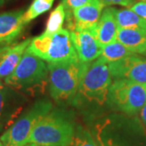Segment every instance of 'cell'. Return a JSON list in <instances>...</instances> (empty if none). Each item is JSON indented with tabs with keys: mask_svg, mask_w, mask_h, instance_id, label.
Listing matches in <instances>:
<instances>
[{
	"mask_svg": "<svg viewBox=\"0 0 146 146\" xmlns=\"http://www.w3.org/2000/svg\"><path fill=\"white\" fill-rule=\"evenodd\" d=\"M26 102L25 96L0 81V132H4L16 122Z\"/></svg>",
	"mask_w": 146,
	"mask_h": 146,
	"instance_id": "cell-8",
	"label": "cell"
},
{
	"mask_svg": "<svg viewBox=\"0 0 146 146\" xmlns=\"http://www.w3.org/2000/svg\"><path fill=\"white\" fill-rule=\"evenodd\" d=\"M143 1H145V2H146V0H143Z\"/></svg>",
	"mask_w": 146,
	"mask_h": 146,
	"instance_id": "cell-30",
	"label": "cell"
},
{
	"mask_svg": "<svg viewBox=\"0 0 146 146\" xmlns=\"http://www.w3.org/2000/svg\"><path fill=\"white\" fill-rule=\"evenodd\" d=\"M98 1L104 7L119 5L126 7H130L134 3V0H98Z\"/></svg>",
	"mask_w": 146,
	"mask_h": 146,
	"instance_id": "cell-23",
	"label": "cell"
},
{
	"mask_svg": "<svg viewBox=\"0 0 146 146\" xmlns=\"http://www.w3.org/2000/svg\"><path fill=\"white\" fill-rule=\"evenodd\" d=\"M112 82L108 63L102 57L91 63H82L78 89L72 103L76 106H104L108 102Z\"/></svg>",
	"mask_w": 146,
	"mask_h": 146,
	"instance_id": "cell-1",
	"label": "cell"
},
{
	"mask_svg": "<svg viewBox=\"0 0 146 146\" xmlns=\"http://www.w3.org/2000/svg\"><path fill=\"white\" fill-rule=\"evenodd\" d=\"M4 83L17 91L30 95L43 94L49 84V69L44 60L25 51L14 72Z\"/></svg>",
	"mask_w": 146,
	"mask_h": 146,
	"instance_id": "cell-2",
	"label": "cell"
},
{
	"mask_svg": "<svg viewBox=\"0 0 146 146\" xmlns=\"http://www.w3.org/2000/svg\"><path fill=\"white\" fill-rule=\"evenodd\" d=\"M66 21V11L62 3L55 7L49 17L46 23V29L43 33L50 34L63 29L64 21Z\"/></svg>",
	"mask_w": 146,
	"mask_h": 146,
	"instance_id": "cell-19",
	"label": "cell"
},
{
	"mask_svg": "<svg viewBox=\"0 0 146 146\" xmlns=\"http://www.w3.org/2000/svg\"><path fill=\"white\" fill-rule=\"evenodd\" d=\"M70 146H98L91 132L79 127L76 129L72 143Z\"/></svg>",
	"mask_w": 146,
	"mask_h": 146,
	"instance_id": "cell-21",
	"label": "cell"
},
{
	"mask_svg": "<svg viewBox=\"0 0 146 146\" xmlns=\"http://www.w3.org/2000/svg\"><path fill=\"white\" fill-rule=\"evenodd\" d=\"M54 2V0H33L31 5L24 13V23L26 25L42 14L46 12L51 8Z\"/></svg>",
	"mask_w": 146,
	"mask_h": 146,
	"instance_id": "cell-20",
	"label": "cell"
},
{
	"mask_svg": "<svg viewBox=\"0 0 146 146\" xmlns=\"http://www.w3.org/2000/svg\"><path fill=\"white\" fill-rule=\"evenodd\" d=\"M119 28L131 29L146 32V20L131 9H117L111 7Z\"/></svg>",
	"mask_w": 146,
	"mask_h": 146,
	"instance_id": "cell-16",
	"label": "cell"
},
{
	"mask_svg": "<svg viewBox=\"0 0 146 146\" xmlns=\"http://www.w3.org/2000/svg\"><path fill=\"white\" fill-rule=\"evenodd\" d=\"M24 13L23 10H17L0 14V42L11 45L20 36L25 25Z\"/></svg>",
	"mask_w": 146,
	"mask_h": 146,
	"instance_id": "cell-12",
	"label": "cell"
},
{
	"mask_svg": "<svg viewBox=\"0 0 146 146\" xmlns=\"http://www.w3.org/2000/svg\"><path fill=\"white\" fill-rule=\"evenodd\" d=\"M11 46V45H7V44H4V43H2L0 42V53H2L4 50H6L7 47Z\"/></svg>",
	"mask_w": 146,
	"mask_h": 146,
	"instance_id": "cell-26",
	"label": "cell"
},
{
	"mask_svg": "<svg viewBox=\"0 0 146 146\" xmlns=\"http://www.w3.org/2000/svg\"><path fill=\"white\" fill-rule=\"evenodd\" d=\"M118 29L112 8L106 7L102 11L94 32L97 40L103 47L116 41Z\"/></svg>",
	"mask_w": 146,
	"mask_h": 146,
	"instance_id": "cell-14",
	"label": "cell"
},
{
	"mask_svg": "<svg viewBox=\"0 0 146 146\" xmlns=\"http://www.w3.org/2000/svg\"><path fill=\"white\" fill-rule=\"evenodd\" d=\"M116 40L134 54L146 52V32L119 28Z\"/></svg>",
	"mask_w": 146,
	"mask_h": 146,
	"instance_id": "cell-15",
	"label": "cell"
},
{
	"mask_svg": "<svg viewBox=\"0 0 146 146\" xmlns=\"http://www.w3.org/2000/svg\"><path fill=\"white\" fill-rule=\"evenodd\" d=\"M131 10L133 11L138 16L146 20V2L141 1L131 7Z\"/></svg>",
	"mask_w": 146,
	"mask_h": 146,
	"instance_id": "cell-24",
	"label": "cell"
},
{
	"mask_svg": "<svg viewBox=\"0 0 146 146\" xmlns=\"http://www.w3.org/2000/svg\"><path fill=\"white\" fill-rule=\"evenodd\" d=\"M113 79H127L146 84V58L136 54L108 63Z\"/></svg>",
	"mask_w": 146,
	"mask_h": 146,
	"instance_id": "cell-9",
	"label": "cell"
},
{
	"mask_svg": "<svg viewBox=\"0 0 146 146\" xmlns=\"http://www.w3.org/2000/svg\"><path fill=\"white\" fill-rule=\"evenodd\" d=\"M108 102L125 114L135 115L146 103V84L115 79L110 87Z\"/></svg>",
	"mask_w": 146,
	"mask_h": 146,
	"instance_id": "cell-7",
	"label": "cell"
},
{
	"mask_svg": "<svg viewBox=\"0 0 146 146\" xmlns=\"http://www.w3.org/2000/svg\"><path fill=\"white\" fill-rule=\"evenodd\" d=\"M51 109L52 103L50 101H36L2 134L0 141L4 146H25L28 144L34 127L44 116L51 111Z\"/></svg>",
	"mask_w": 146,
	"mask_h": 146,
	"instance_id": "cell-6",
	"label": "cell"
},
{
	"mask_svg": "<svg viewBox=\"0 0 146 146\" xmlns=\"http://www.w3.org/2000/svg\"><path fill=\"white\" fill-rule=\"evenodd\" d=\"M70 33L73 46L80 63H91L101 56L102 46L97 40L94 29L72 31Z\"/></svg>",
	"mask_w": 146,
	"mask_h": 146,
	"instance_id": "cell-10",
	"label": "cell"
},
{
	"mask_svg": "<svg viewBox=\"0 0 146 146\" xmlns=\"http://www.w3.org/2000/svg\"><path fill=\"white\" fill-rule=\"evenodd\" d=\"M25 146H40V145H33V144H27Z\"/></svg>",
	"mask_w": 146,
	"mask_h": 146,
	"instance_id": "cell-28",
	"label": "cell"
},
{
	"mask_svg": "<svg viewBox=\"0 0 146 146\" xmlns=\"http://www.w3.org/2000/svg\"><path fill=\"white\" fill-rule=\"evenodd\" d=\"M31 40L29 38L16 45H11L0 53V79H5L14 72L29 46Z\"/></svg>",
	"mask_w": 146,
	"mask_h": 146,
	"instance_id": "cell-13",
	"label": "cell"
},
{
	"mask_svg": "<svg viewBox=\"0 0 146 146\" xmlns=\"http://www.w3.org/2000/svg\"><path fill=\"white\" fill-rule=\"evenodd\" d=\"M47 66L51 98L59 103L72 102L78 89L82 63L77 59L47 63Z\"/></svg>",
	"mask_w": 146,
	"mask_h": 146,
	"instance_id": "cell-5",
	"label": "cell"
},
{
	"mask_svg": "<svg viewBox=\"0 0 146 146\" xmlns=\"http://www.w3.org/2000/svg\"><path fill=\"white\" fill-rule=\"evenodd\" d=\"M0 146H4V145L3 144V142H2L1 141H0Z\"/></svg>",
	"mask_w": 146,
	"mask_h": 146,
	"instance_id": "cell-29",
	"label": "cell"
},
{
	"mask_svg": "<svg viewBox=\"0 0 146 146\" xmlns=\"http://www.w3.org/2000/svg\"><path fill=\"white\" fill-rule=\"evenodd\" d=\"M103 5H87L66 14L68 31H84L94 29L99 21Z\"/></svg>",
	"mask_w": 146,
	"mask_h": 146,
	"instance_id": "cell-11",
	"label": "cell"
},
{
	"mask_svg": "<svg viewBox=\"0 0 146 146\" xmlns=\"http://www.w3.org/2000/svg\"><path fill=\"white\" fill-rule=\"evenodd\" d=\"M26 50L47 63L78 59L72 42L70 31L63 29L54 33H42L33 38Z\"/></svg>",
	"mask_w": 146,
	"mask_h": 146,
	"instance_id": "cell-4",
	"label": "cell"
},
{
	"mask_svg": "<svg viewBox=\"0 0 146 146\" xmlns=\"http://www.w3.org/2000/svg\"><path fill=\"white\" fill-rule=\"evenodd\" d=\"M4 3H5V0H0V7L4 4Z\"/></svg>",
	"mask_w": 146,
	"mask_h": 146,
	"instance_id": "cell-27",
	"label": "cell"
},
{
	"mask_svg": "<svg viewBox=\"0 0 146 146\" xmlns=\"http://www.w3.org/2000/svg\"><path fill=\"white\" fill-rule=\"evenodd\" d=\"M66 14H70L74 9L87 5H102L98 0H62Z\"/></svg>",
	"mask_w": 146,
	"mask_h": 146,
	"instance_id": "cell-22",
	"label": "cell"
},
{
	"mask_svg": "<svg viewBox=\"0 0 146 146\" xmlns=\"http://www.w3.org/2000/svg\"><path fill=\"white\" fill-rule=\"evenodd\" d=\"M134 54L117 40L102 47V57L106 63H113Z\"/></svg>",
	"mask_w": 146,
	"mask_h": 146,
	"instance_id": "cell-18",
	"label": "cell"
},
{
	"mask_svg": "<svg viewBox=\"0 0 146 146\" xmlns=\"http://www.w3.org/2000/svg\"><path fill=\"white\" fill-rule=\"evenodd\" d=\"M141 119H142V122L144 123V125L146 127V103L141 110Z\"/></svg>",
	"mask_w": 146,
	"mask_h": 146,
	"instance_id": "cell-25",
	"label": "cell"
},
{
	"mask_svg": "<svg viewBox=\"0 0 146 146\" xmlns=\"http://www.w3.org/2000/svg\"><path fill=\"white\" fill-rule=\"evenodd\" d=\"M76 128L72 122L58 111L44 116L32 131L28 144L40 146H70Z\"/></svg>",
	"mask_w": 146,
	"mask_h": 146,
	"instance_id": "cell-3",
	"label": "cell"
},
{
	"mask_svg": "<svg viewBox=\"0 0 146 146\" xmlns=\"http://www.w3.org/2000/svg\"><path fill=\"white\" fill-rule=\"evenodd\" d=\"M92 134L98 146H124L112 135L110 120L98 123Z\"/></svg>",
	"mask_w": 146,
	"mask_h": 146,
	"instance_id": "cell-17",
	"label": "cell"
}]
</instances>
